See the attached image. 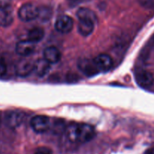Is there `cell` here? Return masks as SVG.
Returning <instances> with one entry per match:
<instances>
[{
  "label": "cell",
  "instance_id": "6da1fadb",
  "mask_svg": "<svg viewBox=\"0 0 154 154\" xmlns=\"http://www.w3.org/2000/svg\"><path fill=\"white\" fill-rule=\"evenodd\" d=\"M69 140L74 143H86L95 136V129L92 126L84 123H71L65 129Z\"/></svg>",
  "mask_w": 154,
  "mask_h": 154
},
{
  "label": "cell",
  "instance_id": "7a4b0ae2",
  "mask_svg": "<svg viewBox=\"0 0 154 154\" xmlns=\"http://www.w3.org/2000/svg\"><path fill=\"white\" fill-rule=\"evenodd\" d=\"M18 16L23 22L34 20L38 16V8L32 3H26L20 8Z\"/></svg>",
  "mask_w": 154,
  "mask_h": 154
},
{
  "label": "cell",
  "instance_id": "3957f363",
  "mask_svg": "<svg viewBox=\"0 0 154 154\" xmlns=\"http://www.w3.org/2000/svg\"><path fill=\"white\" fill-rule=\"evenodd\" d=\"M30 126L35 132L43 133L50 129L51 121H50L49 117L47 116L37 115L31 119Z\"/></svg>",
  "mask_w": 154,
  "mask_h": 154
},
{
  "label": "cell",
  "instance_id": "277c9868",
  "mask_svg": "<svg viewBox=\"0 0 154 154\" xmlns=\"http://www.w3.org/2000/svg\"><path fill=\"white\" fill-rule=\"evenodd\" d=\"M25 115L23 112L17 111H10L5 116V123L10 129H16L19 127L23 122Z\"/></svg>",
  "mask_w": 154,
  "mask_h": 154
},
{
  "label": "cell",
  "instance_id": "5b68a950",
  "mask_svg": "<svg viewBox=\"0 0 154 154\" xmlns=\"http://www.w3.org/2000/svg\"><path fill=\"white\" fill-rule=\"evenodd\" d=\"M74 26V21L72 17L67 15H62L59 17L55 23V28L57 31L63 34L70 32Z\"/></svg>",
  "mask_w": 154,
  "mask_h": 154
},
{
  "label": "cell",
  "instance_id": "8992f818",
  "mask_svg": "<svg viewBox=\"0 0 154 154\" xmlns=\"http://www.w3.org/2000/svg\"><path fill=\"white\" fill-rule=\"evenodd\" d=\"M135 81L142 88H150L154 84V76L149 71H138L135 75Z\"/></svg>",
  "mask_w": 154,
  "mask_h": 154
},
{
  "label": "cell",
  "instance_id": "52a82bcc",
  "mask_svg": "<svg viewBox=\"0 0 154 154\" xmlns=\"http://www.w3.org/2000/svg\"><path fill=\"white\" fill-rule=\"evenodd\" d=\"M78 67L80 70L87 77H93L99 72V69L93 60H82L78 63Z\"/></svg>",
  "mask_w": 154,
  "mask_h": 154
},
{
  "label": "cell",
  "instance_id": "ba28073f",
  "mask_svg": "<svg viewBox=\"0 0 154 154\" xmlns=\"http://www.w3.org/2000/svg\"><path fill=\"white\" fill-rule=\"evenodd\" d=\"M34 63L26 59L20 60L16 66V73L21 78H25L33 72Z\"/></svg>",
  "mask_w": 154,
  "mask_h": 154
},
{
  "label": "cell",
  "instance_id": "9c48e42d",
  "mask_svg": "<svg viewBox=\"0 0 154 154\" xmlns=\"http://www.w3.org/2000/svg\"><path fill=\"white\" fill-rule=\"evenodd\" d=\"M93 60L99 72H108L113 66L112 58L108 54H99Z\"/></svg>",
  "mask_w": 154,
  "mask_h": 154
},
{
  "label": "cell",
  "instance_id": "30bf717a",
  "mask_svg": "<svg viewBox=\"0 0 154 154\" xmlns=\"http://www.w3.org/2000/svg\"><path fill=\"white\" fill-rule=\"evenodd\" d=\"M35 44L29 40L20 41L16 45V52L22 57H27L34 52Z\"/></svg>",
  "mask_w": 154,
  "mask_h": 154
},
{
  "label": "cell",
  "instance_id": "8fae6325",
  "mask_svg": "<svg viewBox=\"0 0 154 154\" xmlns=\"http://www.w3.org/2000/svg\"><path fill=\"white\" fill-rule=\"evenodd\" d=\"M44 59L50 64H54L60 60L61 53L55 47H49L44 51Z\"/></svg>",
  "mask_w": 154,
  "mask_h": 154
},
{
  "label": "cell",
  "instance_id": "7c38bea8",
  "mask_svg": "<svg viewBox=\"0 0 154 154\" xmlns=\"http://www.w3.org/2000/svg\"><path fill=\"white\" fill-rule=\"evenodd\" d=\"M95 23L87 20H79L78 24V30L80 35L84 37L89 36L94 30Z\"/></svg>",
  "mask_w": 154,
  "mask_h": 154
},
{
  "label": "cell",
  "instance_id": "4fadbf2b",
  "mask_svg": "<svg viewBox=\"0 0 154 154\" xmlns=\"http://www.w3.org/2000/svg\"><path fill=\"white\" fill-rule=\"evenodd\" d=\"M51 69V64L45 59H40L34 63L33 72L39 77H43L48 73Z\"/></svg>",
  "mask_w": 154,
  "mask_h": 154
},
{
  "label": "cell",
  "instance_id": "5bb4252c",
  "mask_svg": "<svg viewBox=\"0 0 154 154\" xmlns=\"http://www.w3.org/2000/svg\"><path fill=\"white\" fill-rule=\"evenodd\" d=\"M76 14L78 20H87L93 21L95 23L97 21V17H96V14L87 8H79L77 11Z\"/></svg>",
  "mask_w": 154,
  "mask_h": 154
},
{
  "label": "cell",
  "instance_id": "9a60e30c",
  "mask_svg": "<svg viewBox=\"0 0 154 154\" xmlns=\"http://www.w3.org/2000/svg\"><path fill=\"white\" fill-rule=\"evenodd\" d=\"M45 36V31L40 27H34L28 32V40L35 44L41 42Z\"/></svg>",
  "mask_w": 154,
  "mask_h": 154
},
{
  "label": "cell",
  "instance_id": "2e32d148",
  "mask_svg": "<svg viewBox=\"0 0 154 154\" xmlns=\"http://www.w3.org/2000/svg\"><path fill=\"white\" fill-rule=\"evenodd\" d=\"M14 21V17L10 8L0 11V26L8 27Z\"/></svg>",
  "mask_w": 154,
  "mask_h": 154
},
{
  "label": "cell",
  "instance_id": "e0dca14e",
  "mask_svg": "<svg viewBox=\"0 0 154 154\" xmlns=\"http://www.w3.org/2000/svg\"><path fill=\"white\" fill-rule=\"evenodd\" d=\"M12 0H0V11L10 8Z\"/></svg>",
  "mask_w": 154,
  "mask_h": 154
},
{
  "label": "cell",
  "instance_id": "ac0fdd59",
  "mask_svg": "<svg viewBox=\"0 0 154 154\" xmlns=\"http://www.w3.org/2000/svg\"><path fill=\"white\" fill-rule=\"evenodd\" d=\"M35 154H53L52 150L46 147H39L36 150Z\"/></svg>",
  "mask_w": 154,
  "mask_h": 154
},
{
  "label": "cell",
  "instance_id": "d6986e66",
  "mask_svg": "<svg viewBox=\"0 0 154 154\" xmlns=\"http://www.w3.org/2000/svg\"><path fill=\"white\" fill-rule=\"evenodd\" d=\"M7 72V66L5 63L2 60H0V77H2L5 75Z\"/></svg>",
  "mask_w": 154,
  "mask_h": 154
},
{
  "label": "cell",
  "instance_id": "ffe728a7",
  "mask_svg": "<svg viewBox=\"0 0 154 154\" xmlns=\"http://www.w3.org/2000/svg\"><path fill=\"white\" fill-rule=\"evenodd\" d=\"M69 3L71 4H74V5H76L78 4V3H81L83 0H67Z\"/></svg>",
  "mask_w": 154,
  "mask_h": 154
},
{
  "label": "cell",
  "instance_id": "44dd1931",
  "mask_svg": "<svg viewBox=\"0 0 154 154\" xmlns=\"http://www.w3.org/2000/svg\"><path fill=\"white\" fill-rule=\"evenodd\" d=\"M144 154H154V147H150L145 151Z\"/></svg>",
  "mask_w": 154,
  "mask_h": 154
},
{
  "label": "cell",
  "instance_id": "7402d4cb",
  "mask_svg": "<svg viewBox=\"0 0 154 154\" xmlns=\"http://www.w3.org/2000/svg\"><path fill=\"white\" fill-rule=\"evenodd\" d=\"M0 123H1V118H0Z\"/></svg>",
  "mask_w": 154,
  "mask_h": 154
}]
</instances>
